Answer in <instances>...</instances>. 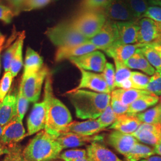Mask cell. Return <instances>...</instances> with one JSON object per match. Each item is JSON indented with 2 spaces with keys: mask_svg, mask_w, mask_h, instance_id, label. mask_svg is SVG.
<instances>
[{
  "mask_svg": "<svg viewBox=\"0 0 161 161\" xmlns=\"http://www.w3.org/2000/svg\"><path fill=\"white\" fill-rule=\"evenodd\" d=\"M150 19L158 23L161 29V7L158 6H149L144 17Z\"/></svg>",
  "mask_w": 161,
  "mask_h": 161,
  "instance_id": "44",
  "label": "cell"
},
{
  "mask_svg": "<svg viewBox=\"0 0 161 161\" xmlns=\"http://www.w3.org/2000/svg\"><path fill=\"white\" fill-rule=\"evenodd\" d=\"M161 114V106L158 104L144 112L137 114L136 116L142 123L154 124L159 123V121Z\"/></svg>",
  "mask_w": 161,
  "mask_h": 161,
  "instance_id": "32",
  "label": "cell"
},
{
  "mask_svg": "<svg viewBox=\"0 0 161 161\" xmlns=\"http://www.w3.org/2000/svg\"><path fill=\"white\" fill-rule=\"evenodd\" d=\"M87 156V152L85 149H72L66 150L61 153L59 158L64 161L75 160L84 158Z\"/></svg>",
  "mask_w": 161,
  "mask_h": 161,
  "instance_id": "42",
  "label": "cell"
},
{
  "mask_svg": "<svg viewBox=\"0 0 161 161\" xmlns=\"http://www.w3.org/2000/svg\"><path fill=\"white\" fill-rule=\"evenodd\" d=\"M140 161H161V156H152Z\"/></svg>",
  "mask_w": 161,
  "mask_h": 161,
  "instance_id": "51",
  "label": "cell"
},
{
  "mask_svg": "<svg viewBox=\"0 0 161 161\" xmlns=\"http://www.w3.org/2000/svg\"><path fill=\"white\" fill-rule=\"evenodd\" d=\"M159 101V97L155 95L145 96L140 98L129 105L128 114H137L149 107L155 105Z\"/></svg>",
  "mask_w": 161,
  "mask_h": 161,
  "instance_id": "27",
  "label": "cell"
},
{
  "mask_svg": "<svg viewBox=\"0 0 161 161\" xmlns=\"http://www.w3.org/2000/svg\"><path fill=\"white\" fill-rule=\"evenodd\" d=\"M150 78L147 75L139 72H131L130 80L132 82V88L144 90L149 82Z\"/></svg>",
  "mask_w": 161,
  "mask_h": 161,
  "instance_id": "35",
  "label": "cell"
},
{
  "mask_svg": "<svg viewBox=\"0 0 161 161\" xmlns=\"http://www.w3.org/2000/svg\"><path fill=\"white\" fill-rule=\"evenodd\" d=\"M3 48V47H1V48H0V53H1V52L2 51ZM0 72H1V62H0Z\"/></svg>",
  "mask_w": 161,
  "mask_h": 161,
  "instance_id": "56",
  "label": "cell"
},
{
  "mask_svg": "<svg viewBox=\"0 0 161 161\" xmlns=\"http://www.w3.org/2000/svg\"><path fill=\"white\" fill-rule=\"evenodd\" d=\"M155 154L154 148L137 143L124 157L125 161H140Z\"/></svg>",
  "mask_w": 161,
  "mask_h": 161,
  "instance_id": "28",
  "label": "cell"
},
{
  "mask_svg": "<svg viewBox=\"0 0 161 161\" xmlns=\"http://www.w3.org/2000/svg\"><path fill=\"white\" fill-rule=\"evenodd\" d=\"M25 37V32H23L19 36V42L17 46L16 53L12 60L10 71L13 77L16 76L20 69L23 66V41Z\"/></svg>",
  "mask_w": 161,
  "mask_h": 161,
  "instance_id": "29",
  "label": "cell"
},
{
  "mask_svg": "<svg viewBox=\"0 0 161 161\" xmlns=\"http://www.w3.org/2000/svg\"><path fill=\"white\" fill-rule=\"evenodd\" d=\"M150 6H158L161 7V0H147Z\"/></svg>",
  "mask_w": 161,
  "mask_h": 161,
  "instance_id": "52",
  "label": "cell"
},
{
  "mask_svg": "<svg viewBox=\"0 0 161 161\" xmlns=\"http://www.w3.org/2000/svg\"><path fill=\"white\" fill-rule=\"evenodd\" d=\"M81 73V78L79 85L75 88L74 90L80 89H88L94 92L111 94L108 86L101 74L79 69Z\"/></svg>",
  "mask_w": 161,
  "mask_h": 161,
  "instance_id": "10",
  "label": "cell"
},
{
  "mask_svg": "<svg viewBox=\"0 0 161 161\" xmlns=\"http://www.w3.org/2000/svg\"><path fill=\"white\" fill-rule=\"evenodd\" d=\"M29 102V100L24 95L22 86L20 85L17 97V115L22 120L27 112Z\"/></svg>",
  "mask_w": 161,
  "mask_h": 161,
  "instance_id": "38",
  "label": "cell"
},
{
  "mask_svg": "<svg viewBox=\"0 0 161 161\" xmlns=\"http://www.w3.org/2000/svg\"><path fill=\"white\" fill-rule=\"evenodd\" d=\"M46 122V104L43 100L35 103L27 121L28 134L33 135L45 128Z\"/></svg>",
  "mask_w": 161,
  "mask_h": 161,
  "instance_id": "14",
  "label": "cell"
},
{
  "mask_svg": "<svg viewBox=\"0 0 161 161\" xmlns=\"http://www.w3.org/2000/svg\"><path fill=\"white\" fill-rule=\"evenodd\" d=\"M49 70L43 66L36 73L26 78H22L20 86L25 97L30 102H36L40 97L42 86L44 80L48 75Z\"/></svg>",
  "mask_w": 161,
  "mask_h": 161,
  "instance_id": "6",
  "label": "cell"
},
{
  "mask_svg": "<svg viewBox=\"0 0 161 161\" xmlns=\"http://www.w3.org/2000/svg\"><path fill=\"white\" fill-rule=\"evenodd\" d=\"M138 20L116 22L118 31V38L114 44H138Z\"/></svg>",
  "mask_w": 161,
  "mask_h": 161,
  "instance_id": "17",
  "label": "cell"
},
{
  "mask_svg": "<svg viewBox=\"0 0 161 161\" xmlns=\"http://www.w3.org/2000/svg\"><path fill=\"white\" fill-rule=\"evenodd\" d=\"M51 0H26L23 5L22 10L30 11L40 8L48 4Z\"/></svg>",
  "mask_w": 161,
  "mask_h": 161,
  "instance_id": "46",
  "label": "cell"
},
{
  "mask_svg": "<svg viewBox=\"0 0 161 161\" xmlns=\"http://www.w3.org/2000/svg\"><path fill=\"white\" fill-rule=\"evenodd\" d=\"M8 1H10V0H8Z\"/></svg>",
  "mask_w": 161,
  "mask_h": 161,
  "instance_id": "60",
  "label": "cell"
},
{
  "mask_svg": "<svg viewBox=\"0 0 161 161\" xmlns=\"http://www.w3.org/2000/svg\"><path fill=\"white\" fill-rule=\"evenodd\" d=\"M16 115L17 97L14 94H9L0 102V124L5 127Z\"/></svg>",
  "mask_w": 161,
  "mask_h": 161,
  "instance_id": "22",
  "label": "cell"
},
{
  "mask_svg": "<svg viewBox=\"0 0 161 161\" xmlns=\"http://www.w3.org/2000/svg\"><path fill=\"white\" fill-rule=\"evenodd\" d=\"M66 161H92L88 156L84 158H81V159H75V160H68Z\"/></svg>",
  "mask_w": 161,
  "mask_h": 161,
  "instance_id": "54",
  "label": "cell"
},
{
  "mask_svg": "<svg viewBox=\"0 0 161 161\" xmlns=\"http://www.w3.org/2000/svg\"><path fill=\"white\" fill-rule=\"evenodd\" d=\"M97 50V48L89 42L74 46L58 47L54 59L56 62H59L66 59L79 57Z\"/></svg>",
  "mask_w": 161,
  "mask_h": 161,
  "instance_id": "18",
  "label": "cell"
},
{
  "mask_svg": "<svg viewBox=\"0 0 161 161\" xmlns=\"http://www.w3.org/2000/svg\"><path fill=\"white\" fill-rule=\"evenodd\" d=\"M5 41V36L0 33V48L3 47V46Z\"/></svg>",
  "mask_w": 161,
  "mask_h": 161,
  "instance_id": "55",
  "label": "cell"
},
{
  "mask_svg": "<svg viewBox=\"0 0 161 161\" xmlns=\"http://www.w3.org/2000/svg\"><path fill=\"white\" fill-rule=\"evenodd\" d=\"M132 15L137 20L144 17L149 5L147 0H124Z\"/></svg>",
  "mask_w": 161,
  "mask_h": 161,
  "instance_id": "30",
  "label": "cell"
},
{
  "mask_svg": "<svg viewBox=\"0 0 161 161\" xmlns=\"http://www.w3.org/2000/svg\"><path fill=\"white\" fill-rule=\"evenodd\" d=\"M105 130L97 119H88L83 122L74 121L66 127L64 132H71L86 136H92Z\"/></svg>",
  "mask_w": 161,
  "mask_h": 161,
  "instance_id": "19",
  "label": "cell"
},
{
  "mask_svg": "<svg viewBox=\"0 0 161 161\" xmlns=\"http://www.w3.org/2000/svg\"><path fill=\"white\" fill-rule=\"evenodd\" d=\"M112 97L116 98L122 103L129 106L134 101L145 96L155 95L153 93L144 90H138L131 88L125 90L119 88L114 90L110 94Z\"/></svg>",
  "mask_w": 161,
  "mask_h": 161,
  "instance_id": "24",
  "label": "cell"
},
{
  "mask_svg": "<svg viewBox=\"0 0 161 161\" xmlns=\"http://www.w3.org/2000/svg\"><path fill=\"white\" fill-rule=\"evenodd\" d=\"M110 91L113 92L115 89V70L114 66L110 63H107L102 74Z\"/></svg>",
  "mask_w": 161,
  "mask_h": 161,
  "instance_id": "41",
  "label": "cell"
},
{
  "mask_svg": "<svg viewBox=\"0 0 161 161\" xmlns=\"http://www.w3.org/2000/svg\"><path fill=\"white\" fill-rule=\"evenodd\" d=\"M111 0H82L80 3V12L103 10Z\"/></svg>",
  "mask_w": 161,
  "mask_h": 161,
  "instance_id": "34",
  "label": "cell"
},
{
  "mask_svg": "<svg viewBox=\"0 0 161 161\" xmlns=\"http://www.w3.org/2000/svg\"><path fill=\"white\" fill-rule=\"evenodd\" d=\"M107 19L115 22L137 21L124 0H111L103 10Z\"/></svg>",
  "mask_w": 161,
  "mask_h": 161,
  "instance_id": "11",
  "label": "cell"
},
{
  "mask_svg": "<svg viewBox=\"0 0 161 161\" xmlns=\"http://www.w3.org/2000/svg\"><path fill=\"white\" fill-rule=\"evenodd\" d=\"M56 140L64 149L80 147L94 142H102L103 137L98 135L86 136L74 132H66L62 133Z\"/></svg>",
  "mask_w": 161,
  "mask_h": 161,
  "instance_id": "13",
  "label": "cell"
},
{
  "mask_svg": "<svg viewBox=\"0 0 161 161\" xmlns=\"http://www.w3.org/2000/svg\"><path fill=\"white\" fill-rule=\"evenodd\" d=\"M132 135L138 141L155 146L161 140V125L142 123Z\"/></svg>",
  "mask_w": 161,
  "mask_h": 161,
  "instance_id": "15",
  "label": "cell"
},
{
  "mask_svg": "<svg viewBox=\"0 0 161 161\" xmlns=\"http://www.w3.org/2000/svg\"><path fill=\"white\" fill-rule=\"evenodd\" d=\"M144 46L143 44H113L105 51L106 54L114 60H119L125 64L136 51Z\"/></svg>",
  "mask_w": 161,
  "mask_h": 161,
  "instance_id": "20",
  "label": "cell"
},
{
  "mask_svg": "<svg viewBox=\"0 0 161 161\" xmlns=\"http://www.w3.org/2000/svg\"><path fill=\"white\" fill-rule=\"evenodd\" d=\"M3 127L1 126V125L0 124V155L6 153L7 150L5 149V148L4 147L3 143H2V136H3Z\"/></svg>",
  "mask_w": 161,
  "mask_h": 161,
  "instance_id": "50",
  "label": "cell"
},
{
  "mask_svg": "<svg viewBox=\"0 0 161 161\" xmlns=\"http://www.w3.org/2000/svg\"><path fill=\"white\" fill-rule=\"evenodd\" d=\"M148 44L152 47L154 49H155L157 52L160 54L161 57V38Z\"/></svg>",
  "mask_w": 161,
  "mask_h": 161,
  "instance_id": "49",
  "label": "cell"
},
{
  "mask_svg": "<svg viewBox=\"0 0 161 161\" xmlns=\"http://www.w3.org/2000/svg\"><path fill=\"white\" fill-rule=\"evenodd\" d=\"M159 104H160L161 106V97L159 98Z\"/></svg>",
  "mask_w": 161,
  "mask_h": 161,
  "instance_id": "58",
  "label": "cell"
},
{
  "mask_svg": "<svg viewBox=\"0 0 161 161\" xmlns=\"http://www.w3.org/2000/svg\"><path fill=\"white\" fill-rule=\"evenodd\" d=\"M138 44H148L161 38V29L155 21L143 17L138 22Z\"/></svg>",
  "mask_w": 161,
  "mask_h": 161,
  "instance_id": "12",
  "label": "cell"
},
{
  "mask_svg": "<svg viewBox=\"0 0 161 161\" xmlns=\"http://www.w3.org/2000/svg\"><path fill=\"white\" fill-rule=\"evenodd\" d=\"M159 124L161 125V116H160V118H159Z\"/></svg>",
  "mask_w": 161,
  "mask_h": 161,
  "instance_id": "57",
  "label": "cell"
},
{
  "mask_svg": "<svg viewBox=\"0 0 161 161\" xmlns=\"http://www.w3.org/2000/svg\"><path fill=\"white\" fill-rule=\"evenodd\" d=\"M110 104L114 112L117 116L128 113L129 106H127L122 103L116 98L111 96Z\"/></svg>",
  "mask_w": 161,
  "mask_h": 161,
  "instance_id": "45",
  "label": "cell"
},
{
  "mask_svg": "<svg viewBox=\"0 0 161 161\" xmlns=\"http://www.w3.org/2000/svg\"><path fill=\"white\" fill-rule=\"evenodd\" d=\"M14 15V12L10 8L0 4V20L4 23H10Z\"/></svg>",
  "mask_w": 161,
  "mask_h": 161,
  "instance_id": "47",
  "label": "cell"
},
{
  "mask_svg": "<svg viewBox=\"0 0 161 161\" xmlns=\"http://www.w3.org/2000/svg\"><path fill=\"white\" fill-rule=\"evenodd\" d=\"M73 104L77 118L82 119H96L110 102V94L94 92L84 89L67 92Z\"/></svg>",
  "mask_w": 161,
  "mask_h": 161,
  "instance_id": "2",
  "label": "cell"
},
{
  "mask_svg": "<svg viewBox=\"0 0 161 161\" xmlns=\"http://www.w3.org/2000/svg\"><path fill=\"white\" fill-rule=\"evenodd\" d=\"M125 64L129 69H138L147 75L152 76L155 73V69L150 64L140 48L127 60Z\"/></svg>",
  "mask_w": 161,
  "mask_h": 161,
  "instance_id": "26",
  "label": "cell"
},
{
  "mask_svg": "<svg viewBox=\"0 0 161 161\" xmlns=\"http://www.w3.org/2000/svg\"><path fill=\"white\" fill-rule=\"evenodd\" d=\"M145 90L153 93L156 96H161V72L156 70L155 73L150 77Z\"/></svg>",
  "mask_w": 161,
  "mask_h": 161,
  "instance_id": "37",
  "label": "cell"
},
{
  "mask_svg": "<svg viewBox=\"0 0 161 161\" xmlns=\"http://www.w3.org/2000/svg\"><path fill=\"white\" fill-rule=\"evenodd\" d=\"M118 38V31L115 21L107 19L103 26L97 34L88 40L98 50L105 52L112 46Z\"/></svg>",
  "mask_w": 161,
  "mask_h": 161,
  "instance_id": "8",
  "label": "cell"
},
{
  "mask_svg": "<svg viewBox=\"0 0 161 161\" xmlns=\"http://www.w3.org/2000/svg\"><path fill=\"white\" fill-rule=\"evenodd\" d=\"M117 118L118 116L114 112L110 102L106 109L104 110L97 119L101 125L106 128V127H110L112 125L117 119Z\"/></svg>",
  "mask_w": 161,
  "mask_h": 161,
  "instance_id": "36",
  "label": "cell"
},
{
  "mask_svg": "<svg viewBox=\"0 0 161 161\" xmlns=\"http://www.w3.org/2000/svg\"><path fill=\"white\" fill-rule=\"evenodd\" d=\"M13 76L10 71L6 72L0 80V102H3L12 86Z\"/></svg>",
  "mask_w": 161,
  "mask_h": 161,
  "instance_id": "39",
  "label": "cell"
},
{
  "mask_svg": "<svg viewBox=\"0 0 161 161\" xmlns=\"http://www.w3.org/2000/svg\"><path fill=\"white\" fill-rule=\"evenodd\" d=\"M69 60L78 69L97 72H103L107 64L104 54L97 50Z\"/></svg>",
  "mask_w": 161,
  "mask_h": 161,
  "instance_id": "9",
  "label": "cell"
},
{
  "mask_svg": "<svg viewBox=\"0 0 161 161\" xmlns=\"http://www.w3.org/2000/svg\"><path fill=\"white\" fill-rule=\"evenodd\" d=\"M142 124V122L138 119L136 114L127 113L118 116L117 119L109 128L120 132L132 135Z\"/></svg>",
  "mask_w": 161,
  "mask_h": 161,
  "instance_id": "21",
  "label": "cell"
},
{
  "mask_svg": "<svg viewBox=\"0 0 161 161\" xmlns=\"http://www.w3.org/2000/svg\"><path fill=\"white\" fill-rule=\"evenodd\" d=\"M62 147L44 130L32 138L23 150L28 161H52L59 157Z\"/></svg>",
  "mask_w": 161,
  "mask_h": 161,
  "instance_id": "3",
  "label": "cell"
},
{
  "mask_svg": "<svg viewBox=\"0 0 161 161\" xmlns=\"http://www.w3.org/2000/svg\"><path fill=\"white\" fill-rule=\"evenodd\" d=\"M46 34L52 43L58 48L80 45L89 40L76 31L70 21L62 22L48 28Z\"/></svg>",
  "mask_w": 161,
  "mask_h": 161,
  "instance_id": "4",
  "label": "cell"
},
{
  "mask_svg": "<svg viewBox=\"0 0 161 161\" xmlns=\"http://www.w3.org/2000/svg\"><path fill=\"white\" fill-rule=\"evenodd\" d=\"M140 50L156 70L161 72V57L155 49L149 44H144Z\"/></svg>",
  "mask_w": 161,
  "mask_h": 161,
  "instance_id": "31",
  "label": "cell"
},
{
  "mask_svg": "<svg viewBox=\"0 0 161 161\" xmlns=\"http://www.w3.org/2000/svg\"><path fill=\"white\" fill-rule=\"evenodd\" d=\"M108 142L114 149L124 156L132 149L135 144L138 143V140L131 134L117 130L110 133Z\"/></svg>",
  "mask_w": 161,
  "mask_h": 161,
  "instance_id": "16",
  "label": "cell"
},
{
  "mask_svg": "<svg viewBox=\"0 0 161 161\" xmlns=\"http://www.w3.org/2000/svg\"><path fill=\"white\" fill-rule=\"evenodd\" d=\"M26 0H10V4L14 8V12L16 14H19V13L22 10L23 5Z\"/></svg>",
  "mask_w": 161,
  "mask_h": 161,
  "instance_id": "48",
  "label": "cell"
},
{
  "mask_svg": "<svg viewBox=\"0 0 161 161\" xmlns=\"http://www.w3.org/2000/svg\"><path fill=\"white\" fill-rule=\"evenodd\" d=\"M87 156L92 161H125L119 159L117 156L98 142H94L86 147Z\"/></svg>",
  "mask_w": 161,
  "mask_h": 161,
  "instance_id": "23",
  "label": "cell"
},
{
  "mask_svg": "<svg viewBox=\"0 0 161 161\" xmlns=\"http://www.w3.org/2000/svg\"><path fill=\"white\" fill-rule=\"evenodd\" d=\"M115 64V87L119 88L121 83L130 78L131 71L125 64L114 60Z\"/></svg>",
  "mask_w": 161,
  "mask_h": 161,
  "instance_id": "33",
  "label": "cell"
},
{
  "mask_svg": "<svg viewBox=\"0 0 161 161\" xmlns=\"http://www.w3.org/2000/svg\"><path fill=\"white\" fill-rule=\"evenodd\" d=\"M44 101L46 104V122L44 130L53 138L64 131L66 127L72 122L69 109L53 94L52 76L47 75L44 87Z\"/></svg>",
  "mask_w": 161,
  "mask_h": 161,
  "instance_id": "1",
  "label": "cell"
},
{
  "mask_svg": "<svg viewBox=\"0 0 161 161\" xmlns=\"http://www.w3.org/2000/svg\"><path fill=\"white\" fill-rule=\"evenodd\" d=\"M107 20L103 10L80 12L70 21L76 31L90 40L97 34Z\"/></svg>",
  "mask_w": 161,
  "mask_h": 161,
  "instance_id": "5",
  "label": "cell"
},
{
  "mask_svg": "<svg viewBox=\"0 0 161 161\" xmlns=\"http://www.w3.org/2000/svg\"><path fill=\"white\" fill-rule=\"evenodd\" d=\"M43 67V59L40 55L28 47L26 52L22 78H26L38 72Z\"/></svg>",
  "mask_w": 161,
  "mask_h": 161,
  "instance_id": "25",
  "label": "cell"
},
{
  "mask_svg": "<svg viewBox=\"0 0 161 161\" xmlns=\"http://www.w3.org/2000/svg\"><path fill=\"white\" fill-rule=\"evenodd\" d=\"M19 38L18 37L17 40L15 41L12 45H10L7 48V49L6 50L5 53L4 54L3 65H4V68L5 70V72L10 71L12 60L16 53V52L17 46L19 44Z\"/></svg>",
  "mask_w": 161,
  "mask_h": 161,
  "instance_id": "40",
  "label": "cell"
},
{
  "mask_svg": "<svg viewBox=\"0 0 161 161\" xmlns=\"http://www.w3.org/2000/svg\"><path fill=\"white\" fill-rule=\"evenodd\" d=\"M1 2H2V1H1V0H0V4L1 3Z\"/></svg>",
  "mask_w": 161,
  "mask_h": 161,
  "instance_id": "59",
  "label": "cell"
},
{
  "mask_svg": "<svg viewBox=\"0 0 161 161\" xmlns=\"http://www.w3.org/2000/svg\"><path fill=\"white\" fill-rule=\"evenodd\" d=\"M154 150L155 154H158V155L161 156V140L158 144L155 146Z\"/></svg>",
  "mask_w": 161,
  "mask_h": 161,
  "instance_id": "53",
  "label": "cell"
},
{
  "mask_svg": "<svg viewBox=\"0 0 161 161\" xmlns=\"http://www.w3.org/2000/svg\"><path fill=\"white\" fill-rule=\"evenodd\" d=\"M3 161H28L25 158L23 151L18 146L10 149Z\"/></svg>",
  "mask_w": 161,
  "mask_h": 161,
  "instance_id": "43",
  "label": "cell"
},
{
  "mask_svg": "<svg viewBox=\"0 0 161 161\" xmlns=\"http://www.w3.org/2000/svg\"><path fill=\"white\" fill-rule=\"evenodd\" d=\"M27 135L23 127L22 120L16 115L12 121L3 127L2 143L8 151L10 149L16 146L17 143L22 140Z\"/></svg>",
  "mask_w": 161,
  "mask_h": 161,
  "instance_id": "7",
  "label": "cell"
}]
</instances>
